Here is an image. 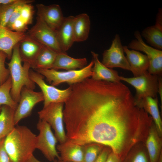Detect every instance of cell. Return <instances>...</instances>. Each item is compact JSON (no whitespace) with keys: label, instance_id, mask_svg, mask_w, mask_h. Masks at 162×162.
<instances>
[{"label":"cell","instance_id":"cell-36","mask_svg":"<svg viewBox=\"0 0 162 162\" xmlns=\"http://www.w3.org/2000/svg\"><path fill=\"white\" fill-rule=\"evenodd\" d=\"M106 162H121L119 158L111 152L109 154Z\"/></svg>","mask_w":162,"mask_h":162},{"label":"cell","instance_id":"cell-23","mask_svg":"<svg viewBox=\"0 0 162 162\" xmlns=\"http://www.w3.org/2000/svg\"><path fill=\"white\" fill-rule=\"evenodd\" d=\"M58 53L44 46L31 67L35 70L51 69Z\"/></svg>","mask_w":162,"mask_h":162},{"label":"cell","instance_id":"cell-35","mask_svg":"<svg viewBox=\"0 0 162 162\" xmlns=\"http://www.w3.org/2000/svg\"><path fill=\"white\" fill-rule=\"evenodd\" d=\"M162 9L160 8L157 14L155 25L162 29Z\"/></svg>","mask_w":162,"mask_h":162},{"label":"cell","instance_id":"cell-30","mask_svg":"<svg viewBox=\"0 0 162 162\" xmlns=\"http://www.w3.org/2000/svg\"><path fill=\"white\" fill-rule=\"evenodd\" d=\"M7 58V54L0 50V86L4 83L10 76V70L6 68L5 65Z\"/></svg>","mask_w":162,"mask_h":162},{"label":"cell","instance_id":"cell-40","mask_svg":"<svg viewBox=\"0 0 162 162\" xmlns=\"http://www.w3.org/2000/svg\"><path fill=\"white\" fill-rule=\"evenodd\" d=\"M57 162H73L71 161H64L61 160H57Z\"/></svg>","mask_w":162,"mask_h":162},{"label":"cell","instance_id":"cell-32","mask_svg":"<svg viewBox=\"0 0 162 162\" xmlns=\"http://www.w3.org/2000/svg\"><path fill=\"white\" fill-rule=\"evenodd\" d=\"M28 26L21 16L15 20L10 26L7 27L10 30L16 32H26Z\"/></svg>","mask_w":162,"mask_h":162},{"label":"cell","instance_id":"cell-19","mask_svg":"<svg viewBox=\"0 0 162 162\" xmlns=\"http://www.w3.org/2000/svg\"><path fill=\"white\" fill-rule=\"evenodd\" d=\"M87 63L86 58H75L68 56L66 52L60 53L58 54L51 69L75 70L84 68Z\"/></svg>","mask_w":162,"mask_h":162},{"label":"cell","instance_id":"cell-37","mask_svg":"<svg viewBox=\"0 0 162 162\" xmlns=\"http://www.w3.org/2000/svg\"><path fill=\"white\" fill-rule=\"evenodd\" d=\"M158 94L159 95L161 103L162 100V79L161 76H158Z\"/></svg>","mask_w":162,"mask_h":162},{"label":"cell","instance_id":"cell-41","mask_svg":"<svg viewBox=\"0 0 162 162\" xmlns=\"http://www.w3.org/2000/svg\"><path fill=\"white\" fill-rule=\"evenodd\" d=\"M160 159L159 160V161L158 162H158H162L161 158V159L160 157Z\"/></svg>","mask_w":162,"mask_h":162},{"label":"cell","instance_id":"cell-34","mask_svg":"<svg viewBox=\"0 0 162 162\" xmlns=\"http://www.w3.org/2000/svg\"><path fill=\"white\" fill-rule=\"evenodd\" d=\"M111 150L109 147L104 146L94 162H106Z\"/></svg>","mask_w":162,"mask_h":162},{"label":"cell","instance_id":"cell-39","mask_svg":"<svg viewBox=\"0 0 162 162\" xmlns=\"http://www.w3.org/2000/svg\"><path fill=\"white\" fill-rule=\"evenodd\" d=\"M16 0H0V4H6L12 3Z\"/></svg>","mask_w":162,"mask_h":162},{"label":"cell","instance_id":"cell-6","mask_svg":"<svg viewBox=\"0 0 162 162\" xmlns=\"http://www.w3.org/2000/svg\"><path fill=\"white\" fill-rule=\"evenodd\" d=\"M37 127L39 132L36 137V148L40 150L49 161H53L56 158L60 160L56 146L58 141L50 126L46 122L39 119Z\"/></svg>","mask_w":162,"mask_h":162},{"label":"cell","instance_id":"cell-31","mask_svg":"<svg viewBox=\"0 0 162 162\" xmlns=\"http://www.w3.org/2000/svg\"><path fill=\"white\" fill-rule=\"evenodd\" d=\"M123 160H124V162H148L146 154L142 151L129 156Z\"/></svg>","mask_w":162,"mask_h":162},{"label":"cell","instance_id":"cell-12","mask_svg":"<svg viewBox=\"0 0 162 162\" xmlns=\"http://www.w3.org/2000/svg\"><path fill=\"white\" fill-rule=\"evenodd\" d=\"M37 15L49 27L56 32L62 24L64 17L58 4L46 5L41 4L36 5Z\"/></svg>","mask_w":162,"mask_h":162},{"label":"cell","instance_id":"cell-18","mask_svg":"<svg viewBox=\"0 0 162 162\" xmlns=\"http://www.w3.org/2000/svg\"><path fill=\"white\" fill-rule=\"evenodd\" d=\"M56 149L60 153L61 160L73 162H83L84 154V146L66 140L59 143Z\"/></svg>","mask_w":162,"mask_h":162},{"label":"cell","instance_id":"cell-27","mask_svg":"<svg viewBox=\"0 0 162 162\" xmlns=\"http://www.w3.org/2000/svg\"><path fill=\"white\" fill-rule=\"evenodd\" d=\"M11 87L12 81L10 75L7 81L0 86V106L6 105L16 109L18 104L13 100L11 96Z\"/></svg>","mask_w":162,"mask_h":162},{"label":"cell","instance_id":"cell-22","mask_svg":"<svg viewBox=\"0 0 162 162\" xmlns=\"http://www.w3.org/2000/svg\"><path fill=\"white\" fill-rule=\"evenodd\" d=\"M16 109L6 105L2 106L0 112V140L5 137L15 128Z\"/></svg>","mask_w":162,"mask_h":162},{"label":"cell","instance_id":"cell-14","mask_svg":"<svg viewBox=\"0 0 162 162\" xmlns=\"http://www.w3.org/2000/svg\"><path fill=\"white\" fill-rule=\"evenodd\" d=\"M44 45L26 34L19 43L20 55L22 62L31 67Z\"/></svg>","mask_w":162,"mask_h":162},{"label":"cell","instance_id":"cell-26","mask_svg":"<svg viewBox=\"0 0 162 162\" xmlns=\"http://www.w3.org/2000/svg\"><path fill=\"white\" fill-rule=\"evenodd\" d=\"M33 0H16L11 3L0 4V24L6 26L16 8L19 5L26 3H32Z\"/></svg>","mask_w":162,"mask_h":162},{"label":"cell","instance_id":"cell-5","mask_svg":"<svg viewBox=\"0 0 162 162\" xmlns=\"http://www.w3.org/2000/svg\"><path fill=\"white\" fill-rule=\"evenodd\" d=\"M122 80L131 85L136 89L134 96L136 101L148 97L155 98L158 93V76L147 72L136 77H126L120 76Z\"/></svg>","mask_w":162,"mask_h":162},{"label":"cell","instance_id":"cell-1","mask_svg":"<svg viewBox=\"0 0 162 162\" xmlns=\"http://www.w3.org/2000/svg\"><path fill=\"white\" fill-rule=\"evenodd\" d=\"M36 135L25 126L17 125L5 138L10 162H27L36 148Z\"/></svg>","mask_w":162,"mask_h":162},{"label":"cell","instance_id":"cell-9","mask_svg":"<svg viewBox=\"0 0 162 162\" xmlns=\"http://www.w3.org/2000/svg\"><path fill=\"white\" fill-rule=\"evenodd\" d=\"M26 34L42 45L58 53L64 52L58 44L56 32L53 30L37 16L35 24Z\"/></svg>","mask_w":162,"mask_h":162},{"label":"cell","instance_id":"cell-15","mask_svg":"<svg viewBox=\"0 0 162 162\" xmlns=\"http://www.w3.org/2000/svg\"><path fill=\"white\" fill-rule=\"evenodd\" d=\"M91 53L94 64L92 68V79L114 83L121 82L120 76L116 70L108 68L103 64L100 61L98 54L93 51Z\"/></svg>","mask_w":162,"mask_h":162},{"label":"cell","instance_id":"cell-33","mask_svg":"<svg viewBox=\"0 0 162 162\" xmlns=\"http://www.w3.org/2000/svg\"><path fill=\"white\" fill-rule=\"evenodd\" d=\"M5 138L0 140V162H10L9 157L4 146Z\"/></svg>","mask_w":162,"mask_h":162},{"label":"cell","instance_id":"cell-20","mask_svg":"<svg viewBox=\"0 0 162 162\" xmlns=\"http://www.w3.org/2000/svg\"><path fill=\"white\" fill-rule=\"evenodd\" d=\"M136 102L140 107L143 109L151 116V118L155 124L156 129L158 133L161 134L162 122L158 109V97L154 98L148 97L136 101Z\"/></svg>","mask_w":162,"mask_h":162},{"label":"cell","instance_id":"cell-10","mask_svg":"<svg viewBox=\"0 0 162 162\" xmlns=\"http://www.w3.org/2000/svg\"><path fill=\"white\" fill-rule=\"evenodd\" d=\"M101 62L110 68H119L130 71V67L124 55L123 46L118 34L115 35L110 48L104 52Z\"/></svg>","mask_w":162,"mask_h":162},{"label":"cell","instance_id":"cell-2","mask_svg":"<svg viewBox=\"0 0 162 162\" xmlns=\"http://www.w3.org/2000/svg\"><path fill=\"white\" fill-rule=\"evenodd\" d=\"M19 43L14 47L10 61L7 63L12 81L10 95L13 100L17 104L20 101L21 91L24 86L32 90L35 87V83L29 76L30 65L27 63L22 65Z\"/></svg>","mask_w":162,"mask_h":162},{"label":"cell","instance_id":"cell-7","mask_svg":"<svg viewBox=\"0 0 162 162\" xmlns=\"http://www.w3.org/2000/svg\"><path fill=\"white\" fill-rule=\"evenodd\" d=\"M136 39L129 44L128 48L144 52L147 57L149 65L148 72L151 74L161 76L162 74V51L147 44L143 40L138 31L134 34Z\"/></svg>","mask_w":162,"mask_h":162},{"label":"cell","instance_id":"cell-16","mask_svg":"<svg viewBox=\"0 0 162 162\" xmlns=\"http://www.w3.org/2000/svg\"><path fill=\"white\" fill-rule=\"evenodd\" d=\"M124 52L134 77L141 76L148 71L149 63L147 56L138 51L129 50L123 46Z\"/></svg>","mask_w":162,"mask_h":162},{"label":"cell","instance_id":"cell-13","mask_svg":"<svg viewBox=\"0 0 162 162\" xmlns=\"http://www.w3.org/2000/svg\"><path fill=\"white\" fill-rule=\"evenodd\" d=\"M26 35V32L13 31L0 24V50L5 52L10 60L14 47Z\"/></svg>","mask_w":162,"mask_h":162},{"label":"cell","instance_id":"cell-21","mask_svg":"<svg viewBox=\"0 0 162 162\" xmlns=\"http://www.w3.org/2000/svg\"><path fill=\"white\" fill-rule=\"evenodd\" d=\"M90 25L89 17L87 14L82 13L74 16L73 26L75 42L84 41L88 39Z\"/></svg>","mask_w":162,"mask_h":162},{"label":"cell","instance_id":"cell-4","mask_svg":"<svg viewBox=\"0 0 162 162\" xmlns=\"http://www.w3.org/2000/svg\"><path fill=\"white\" fill-rule=\"evenodd\" d=\"M64 103H52L38 112L39 118L46 122L53 129L59 143L67 140L63 121Z\"/></svg>","mask_w":162,"mask_h":162},{"label":"cell","instance_id":"cell-42","mask_svg":"<svg viewBox=\"0 0 162 162\" xmlns=\"http://www.w3.org/2000/svg\"><path fill=\"white\" fill-rule=\"evenodd\" d=\"M1 108H2V106H0V112L1 111Z\"/></svg>","mask_w":162,"mask_h":162},{"label":"cell","instance_id":"cell-29","mask_svg":"<svg viewBox=\"0 0 162 162\" xmlns=\"http://www.w3.org/2000/svg\"><path fill=\"white\" fill-rule=\"evenodd\" d=\"M34 13V8L32 3H26L22 6L20 16L28 26L32 23Z\"/></svg>","mask_w":162,"mask_h":162},{"label":"cell","instance_id":"cell-11","mask_svg":"<svg viewBox=\"0 0 162 162\" xmlns=\"http://www.w3.org/2000/svg\"><path fill=\"white\" fill-rule=\"evenodd\" d=\"M42 92H36L24 86L22 88L20 101L14 114L16 125L22 119L29 116L35 105L44 101Z\"/></svg>","mask_w":162,"mask_h":162},{"label":"cell","instance_id":"cell-38","mask_svg":"<svg viewBox=\"0 0 162 162\" xmlns=\"http://www.w3.org/2000/svg\"><path fill=\"white\" fill-rule=\"evenodd\" d=\"M53 162H57V160L55 159ZM27 162H42L37 159L33 154L28 160Z\"/></svg>","mask_w":162,"mask_h":162},{"label":"cell","instance_id":"cell-17","mask_svg":"<svg viewBox=\"0 0 162 162\" xmlns=\"http://www.w3.org/2000/svg\"><path fill=\"white\" fill-rule=\"evenodd\" d=\"M74 16L64 17L61 26L56 31L57 41L62 50L64 52L69 50L75 42L73 30Z\"/></svg>","mask_w":162,"mask_h":162},{"label":"cell","instance_id":"cell-28","mask_svg":"<svg viewBox=\"0 0 162 162\" xmlns=\"http://www.w3.org/2000/svg\"><path fill=\"white\" fill-rule=\"evenodd\" d=\"M84 146L83 162H94L105 146L97 143L92 142Z\"/></svg>","mask_w":162,"mask_h":162},{"label":"cell","instance_id":"cell-3","mask_svg":"<svg viewBox=\"0 0 162 162\" xmlns=\"http://www.w3.org/2000/svg\"><path fill=\"white\" fill-rule=\"evenodd\" d=\"M93 64L92 60L88 64L82 69L65 71H58L52 69L35 70L45 77L51 86H54L64 82L70 86L81 82L92 76Z\"/></svg>","mask_w":162,"mask_h":162},{"label":"cell","instance_id":"cell-24","mask_svg":"<svg viewBox=\"0 0 162 162\" xmlns=\"http://www.w3.org/2000/svg\"><path fill=\"white\" fill-rule=\"evenodd\" d=\"M156 129L151 127L149 130L146 140V146L150 162H158L160 158L161 142Z\"/></svg>","mask_w":162,"mask_h":162},{"label":"cell","instance_id":"cell-8","mask_svg":"<svg viewBox=\"0 0 162 162\" xmlns=\"http://www.w3.org/2000/svg\"><path fill=\"white\" fill-rule=\"evenodd\" d=\"M30 79L40 87L44 98V107L52 103H64L69 97L72 90L71 86L68 88L61 90L46 84L44 80V76L37 72L29 71Z\"/></svg>","mask_w":162,"mask_h":162},{"label":"cell","instance_id":"cell-25","mask_svg":"<svg viewBox=\"0 0 162 162\" xmlns=\"http://www.w3.org/2000/svg\"><path fill=\"white\" fill-rule=\"evenodd\" d=\"M141 35L151 46L162 50V29L153 25L144 29Z\"/></svg>","mask_w":162,"mask_h":162}]
</instances>
